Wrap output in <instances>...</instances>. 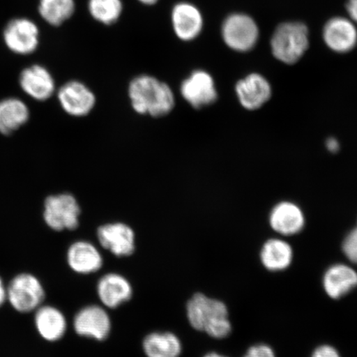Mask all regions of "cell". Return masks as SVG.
<instances>
[{"label":"cell","mask_w":357,"mask_h":357,"mask_svg":"<svg viewBox=\"0 0 357 357\" xmlns=\"http://www.w3.org/2000/svg\"><path fill=\"white\" fill-rule=\"evenodd\" d=\"M186 317L192 328L209 337L223 339L231 332L229 310L217 298L196 293L186 303Z\"/></svg>","instance_id":"1"},{"label":"cell","mask_w":357,"mask_h":357,"mask_svg":"<svg viewBox=\"0 0 357 357\" xmlns=\"http://www.w3.org/2000/svg\"><path fill=\"white\" fill-rule=\"evenodd\" d=\"M132 106L137 113L162 117L175 106V96L166 83L150 77L140 75L134 78L128 88Z\"/></svg>","instance_id":"2"},{"label":"cell","mask_w":357,"mask_h":357,"mask_svg":"<svg viewBox=\"0 0 357 357\" xmlns=\"http://www.w3.org/2000/svg\"><path fill=\"white\" fill-rule=\"evenodd\" d=\"M310 47V31L302 22H285L276 26L271 39L272 54L284 64L300 61Z\"/></svg>","instance_id":"3"},{"label":"cell","mask_w":357,"mask_h":357,"mask_svg":"<svg viewBox=\"0 0 357 357\" xmlns=\"http://www.w3.org/2000/svg\"><path fill=\"white\" fill-rule=\"evenodd\" d=\"M46 298L41 280L30 272L17 274L7 284V303L20 314H33Z\"/></svg>","instance_id":"4"},{"label":"cell","mask_w":357,"mask_h":357,"mask_svg":"<svg viewBox=\"0 0 357 357\" xmlns=\"http://www.w3.org/2000/svg\"><path fill=\"white\" fill-rule=\"evenodd\" d=\"M80 207L70 194L48 196L43 204V220L53 231L77 229L79 225Z\"/></svg>","instance_id":"5"},{"label":"cell","mask_w":357,"mask_h":357,"mask_svg":"<svg viewBox=\"0 0 357 357\" xmlns=\"http://www.w3.org/2000/svg\"><path fill=\"white\" fill-rule=\"evenodd\" d=\"M222 37L231 50L247 52L256 47L260 37V30L251 16L236 13L227 17L223 22Z\"/></svg>","instance_id":"6"},{"label":"cell","mask_w":357,"mask_h":357,"mask_svg":"<svg viewBox=\"0 0 357 357\" xmlns=\"http://www.w3.org/2000/svg\"><path fill=\"white\" fill-rule=\"evenodd\" d=\"M75 333L80 337L105 341L112 329V321L108 311L97 305L84 306L75 314L73 320Z\"/></svg>","instance_id":"7"},{"label":"cell","mask_w":357,"mask_h":357,"mask_svg":"<svg viewBox=\"0 0 357 357\" xmlns=\"http://www.w3.org/2000/svg\"><path fill=\"white\" fill-rule=\"evenodd\" d=\"M3 41L10 50L19 55L32 54L38 47L39 30L28 19L11 20L3 31Z\"/></svg>","instance_id":"8"},{"label":"cell","mask_w":357,"mask_h":357,"mask_svg":"<svg viewBox=\"0 0 357 357\" xmlns=\"http://www.w3.org/2000/svg\"><path fill=\"white\" fill-rule=\"evenodd\" d=\"M97 238L101 247L116 257H129L135 251V233L126 223H106L98 229Z\"/></svg>","instance_id":"9"},{"label":"cell","mask_w":357,"mask_h":357,"mask_svg":"<svg viewBox=\"0 0 357 357\" xmlns=\"http://www.w3.org/2000/svg\"><path fill=\"white\" fill-rule=\"evenodd\" d=\"M323 39L326 46L334 52H350L357 44L356 24L349 17H333L324 26Z\"/></svg>","instance_id":"10"},{"label":"cell","mask_w":357,"mask_h":357,"mask_svg":"<svg viewBox=\"0 0 357 357\" xmlns=\"http://www.w3.org/2000/svg\"><path fill=\"white\" fill-rule=\"evenodd\" d=\"M57 98L61 108L74 117H83L91 113L96 102L91 89L77 80L63 84L57 92Z\"/></svg>","instance_id":"11"},{"label":"cell","mask_w":357,"mask_h":357,"mask_svg":"<svg viewBox=\"0 0 357 357\" xmlns=\"http://www.w3.org/2000/svg\"><path fill=\"white\" fill-rule=\"evenodd\" d=\"M181 93L183 98L195 109L211 105L218 98L212 75L200 70L194 71L182 82Z\"/></svg>","instance_id":"12"},{"label":"cell","mask_w":357,"mask_h":357,"mask_svg":"<svg viewBox=\"0 0 357 357\" xmlns=\"http://www.w3.org/2000/svg\"><path fill=\"white\" fill-rule=\"evenodd\" d=\"M20 86L26 96L37 101H46L54 95L55 79L41 65L26 67L20 75Z\"/></svg>","instance_id":"13"},{"label":"cell","mask_w":357,"mask_h":357,"mask_svg":"<svg viewBox=\"0 0 357 357\" xmlns=\"http://www.w3.org/2000/svg\"><path fill=\"white\" fill-rule=\"evenodd\" d=\"M96 292L102 305L110 310L117 309L133 296L130 281L115 272L102 276L98 281Z\"/></svg>","instance_id":"14"},{"label":"cell","mask_w":357,"mask_h":357,"mask_svg":"<svg viewBox=\"0 0 357 357\" xmlns=\"http://www.w3.org/2000/svg\"><path fill=\"white\" fill-rule=\"evenodd\" d=\"M67 265L79 275H89L100 271L104 258L100 250L88 241H77L70 245L66 252Z\"/></svg>","instance_id":"15"},{"label":"cell","mask_w":357,"mask_h":357,"mask_svg":"<svg viewBox=\"0 0 357 357\" xmlns=\"http://www.w3.org/2000/svg\"><path fill=\"white\" fill-rule=\"evenodd\" d=\"M33 314L36 331L44 341L56 342L65 337L68 323L63 312L58 307L43 303Z\"/></svg>","instance_id":"16"},{"label":"cell","mask_w":357,"mask_h":357,"mask_svg":"<svg viewBox=\"0 0 357 357\" xmlns=\"http://www.w3.org/2000/svg\"><path fill=\"white\" fill-rule=\"evenodd\" d=\"M236 93L245 109L255 110L270 100L271 87L261 75L252 73L239 80L236 86Z\"/></svg>","instance_id":"17"},{"label":"cell","mask_w":357,"mask_h":357,"mask_svg":"<svg viewBox=\"0 0 357 357\" xmlns=\"http://www.w3.org/2000/svg\"><path fill=\"white\" fill-rule=\"evenodd\" d=\"M270 225L276 233L282 236L300 234L305 226V217L301 208L291 202L275 205L271 213Z\"/></svg>","instance_id":"18"},{"label":"cell","mask_w":357,"mask_h":357,"mask_svg":"<svg viewBox=\"0 0 357 357\" xmlns=\"http://www.w3.org/2000/svg\"><path fill=\"white\" fill-rule=\"evenodd\" d=\"M323 284L330 298L339 300L357 287V272L350 266L335 264L326 271Z\"/></svg>","instance_id":"19"},{"label":"cell","mask_w":357,"mask_h":357,"mask_svg":"<svg viewBox=\"0 0 357 357\" xmlns=\"http://www.w3.org/2000/svg\"><path fill=\"white\" fill-rule=\"evenodd\" d=\"M172 24L177 37L183 41L197 38L203 29V17L194 6L188 3H178L172 11Z\"/></svg>","instance_id":"20"},{"label":"cell","mask_w":357,"mask_h":357,"mask_svg":"<svg viewBox=\"0 0 357 357\" xmlns=\"http://www.w3.org/2000/svg\"><path fill=\"white\" fill-rule=\"evenodd\" d=\"M29 119V105L20 98L8 97L0 100V133L10 135L24 126Z\"/></svg>","instance_id":"21"},{"label":"cell","mask_w":357,"mask_h":357,"mask_svg":"<svg viewBox=\"0 0 357 357\" xmlns=\"http://www.w3.org/2000/svg\"><path fill=\"white\" fill-rule=\"evenodd\" d=\"M142 350L146 357H180L182 342L172 332H153L147 334L142 341Z\"/></svg>","instance_id":"22"},{"label":"cell","mask_w":357,"mask_h":357,"mask_svg":"<svg viewBox=\"0 0 357 357\" xmlns=\"http://www.w3.org/2000/svg\"><path fill=\"white\" fill-rule=\"evenodd\" d=\"M293 249L287 241L273 238L263 245L261 261L263 266L270 271L287 270L293 261Z\"/></svg>","instance_id":"23"},{"label":"cell","mask_w":357,"mask_h":357,"mask_svg":"<svg viewBox=\"0 0 357 357\" xmlns=\"http://www.w3.org/2000/svg\"><path fill=\"white\" fill-rule=\"evenodd\" d=\"M74 11V0H40V15L53 26L63 24L73 16Z\"/></svg>","instance_id":"24"},{"label":"cell","mask_w":357,"mask_h":357,"mask_svg":"<svg viewBox=\"0 0 357 357\" xmlns=\"http://www.w3.org/2000/svg\"><path fill=\"white\" fill-rule=\"evenodd\" d=\"M123 10L121 0H89V10L97 21L105 24L117 21Z\"/></svg>","instance_id":"25"},{"label":"cell","mask_w":357,"mask_h":357,"mask_svg":"<svg viewBox=\"0 0 357 357\" xmlns=\"http://www.w3.org/2000/svg\"><path fill=\"white\" fill-rule=\"evenodd\" d=\"M342 252L349 261L357 265V227L351 231L343 241Z\"/></svg>","instance_id":"26"},{"label":"cell","mask_w":357,"mask_h":357,"mask_svg":"<svg viewBox=\"0 0 357 357\" xmlns=\"http://www.w3.org/2000/svg\"><path fill=\"white\" fill-rule=\"evenodd\" d=\"M243 357H275V354L270 346L257 344L250 347Z\"/></svg>","instance_id":"27"},{"label":"cell","mask_w":357,"mask_h":357,"mask_svg":"<svg viewBox=\"0 0 357 357\" xmlns=\"http://www.w3.org/2000/svg\"><path fill=\"white\" fill-rule=\"evenodd\" d=\"M311 357H342L336 348L330 345L317 347Z\"/></svg>","instance_id":"28"},{"label":"cell","mask_w":357,"mask_h":357,"mask_svg":"<svg viewBox=\"0 0 357 357\" xmlns=\"http://www.w3.org/2000/svg\"><path fill=\"white\" fill-rule=\"evenodd\" d=\"M346 10L349 19L357 24V0H347Z\"/></svg>","instance_id":"29"},{"label":"cell","mask_w":357,"mask_h":357,"mask_svg":"<svg viewBox=\"0 0 357 357\" xmlns=\"http://www.w3.org/2000/svg\"><path fill=\"white\" fill-rule=\"evenodd\" d=\"M7 303V284L0 276V309Z\"/></svg>","instance_id":"30"},{"label":"cell","mask_w":357,"mask_h":357,"mask_svg":"<svg viewBox=\"0 0 357 357\" xmlns=\"http://www.w3.org/2000/svg\"><path fill=\"white\" fill-rule=\"evenodd\" d=\"M326 146H327L328 151L333 153H337L339 147H340L338 141L335 139V138H329L327 142H326Z\"/></svg>","instance_id":"31"},{"label":"cell","mask_w":357,"mask_h":357,"mask_svg":"<svg viewBox=\"0 0 357 357\" xmlns=\"http://www.w3.org/2000/svg\"><path fill=\"white\" fill-rule=\"evenodd\" d=\"M203 357H229L225 355L218 354V352H208L206 355H204Z\"/></svg>","instance_id":"32"},{"label":"cell","mask_w":357,"mask_h":357,"mask_svg":"<svg viewBox=\"0 0 357 357\" xmlns=\"http://www.w3.org/2000/svg\"><path fill=\"white\" fill-rule=\"evenodd\" d=\"M138 1H140L144 4H149V6H151V4H154L155 3L158 2V0H138Z\"/></svg>","instance_id":"33"}]
</instances>
